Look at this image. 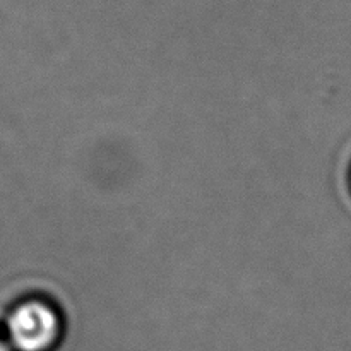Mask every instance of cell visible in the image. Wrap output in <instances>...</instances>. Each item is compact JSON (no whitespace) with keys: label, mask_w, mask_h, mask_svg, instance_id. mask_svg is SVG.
<instances>
[{"label":"cell","mask_w":351,"mask_h":351,"mask_svg":"<svg viewBox=\"0 0 351 351\" xmlns=\"http://www.w3.org/2000/svg\"><path fill=\"white\" fill-rule=\"evenodd\" d=\"M3 338L14 351H55L65 335V315L57 300L29 295L7 311Z\"/></svg>","instance_id":"6da1fadb"},{"label":"cell","mask_w":351,"mask_h":351,"mask_svg":"<svg viewBox=\"0 0 351 351\" xmlns=\"http://www.w3.org/2000/svg\"><path fill=\"white\" fill-rule=\"evenodd\" d=\"M0 351H14L12 348H10L9 343H7V339L3 338L2 331H0Z\"/></svg>","instance_id":"7a4b0ae2"}]
</instances>
